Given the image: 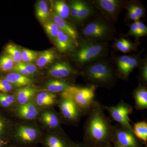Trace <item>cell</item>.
Returning <instances> with one entry per match:
<instances>
[{
	"instance_id": "obj_1",
	"label": "cell",
	"mask_w": 147,
	"mask_h": 147,
	"mask_svg": "<svg viewBox=\"0 0 147 147\" xmlns=\"http://www.w3.org/2000/svg\"><path fill=\"white\" fill-rule=\"evenodd\" d=\"M86 115L83 142L91 147L112 144L114 139V125L105 115L102 105L94 100Z\"/></svg>"
},
{
	"instance_id": "obj_2",
	"label": "cell",
	"mask_w": 147,
	"mask_h": 147,
	"mask_svg": "<svg viewBox=\"0 0 147 147\" xmlns=\"http://www.w3.org/2000/svg\"><path fill=\"white\" fill-rule=\"evenodd\" d=\"M82 76L96 87L110 88L115 84V76L112 68L104 62L95 63L87 66L82 72Z\"/></svg>"
},
{
	"instance_id": "obj_3",
	"label": "cell",
	"mask_w": 147,
	"mask_h": 147,
	"mask_svg": "<svg viewBox=\"0 0 147 147\" xmlns=\"http://www.w3.org/2000/svg\"><path fill=\"white\" fill-rule=\"evenodd\" d=\"M96 89L92 85L85 87L71 85L61 93V97L72 100L86 115L94 101Z\"/></svg>"
},
{
	"instance_id": "obj_4",
	"label": "cell",
	"mask_w": 147,
	"mask_h": 147,
	"mask_svg": "<svg viewBox=\"0 0 147 147\" xmlns=\"http://www.w3.org/2000/svg\"><path fill=\"white\" fill-rule=\"evenodd\" d=\"M77 47L74 58L77 62L83 65L102 56L106 50L105 45L102 42L88 40L78 43Z\"/></svg>"
},
{
	"instance_id": "obj_5",
	"label": "cell",
	"mask_w": 147,
	"mask_h": 147,
	"mask_svg": "<svg viewBox=\"0 0 147 147\" xmlns=\"http://www.w3.org/2000/svg\"><path fill=\"white\" fill-rule=\"evenodd\" d=\"M82 34L86 40L99 42L109 39L112 30L105 22L95 21L86 25L82 30Z\"/></svg>"
},
{
	"instance_id": "obj_6",
	"label": "cell",
	"mask_w": 147,
	"mask_h": 147,
	"mask_svg": "<svg viewBox=\"0 0 147 147\" xmlns=\"http://www.w3.org/2000/svg\"><path fill=\"white\" fill-rule=\"evenodd\" d=\"M102 107L104 110L108 111L113 120L118 123L124 128L133 131L132 126L129 118V115L133 111L132 107L130 104L121 100L115 106L102 105Z\"/></svg>"
},
{
	"instance_id": "obj_7",
	"label": "cell",
	"mask_w": 147,
	"mask_h": 147,
	"mask_svg": "<svg viewBox=\"0 0 147 147\" xmlns=\"http://www.w3.org/2000/svg\"><path fill=\"white\" fill-rule=\"evenodd\" d=\"M114 139L113 141L124 147H143L140 141L133 131L124 128L120 125H114Z\"/></svg>"
},
{
	"instance_id": "obj_8",
	"label": "cell",
	"mask_w": 147,
	"mask_h": 147,
	"mask_svg": "<svg viewBox=\"0 0 147 147\" xmlns=\"http://www.w3.org/2000/svg\"><path fill=\"white\" fill-rule=\"evenodd\" d=\"M139 58L130 55H123L117 60L118 74L122 79H128L129 74L139 65Z\"/></svg>"
},
{
	"instance_id": "obj_9",
	"label": "cell",
	"mask_w": 147,
	"mask_h": 147,
	"mask_svg": "<svg viewBox=\"0 0 147 147\" xmlns=\"http://www.w3.org/2000/svg\"><path fill=\"white\" fill-rule=\"evenodd\" d=\"M59 103L61 114L67 120L77 122L85 115L83 111L70 99L61 98Z\"/></svg>"
},
{
	"instance_id": "obj_10",
	"label": "cell",
	"mask_w": 147,
	"mask_h": 147,
	"mask_svg": "<svg viewBox=\"0 0 147 147\" xmlns=\"http://www.w3.org/2000/svg\"><path fill=\"white\" fill-rule=\"evenodd\" d=\"M75 74L71 65L66 62H59L53 65L48 71V74L55 79H65Z\"/></svg>"
},
{
	"instance_id": "obj_11",
	"label": "cell",
	"mask_w": 147,
	"mask_h": 147,
	"mask_svg": "<svg viewBox=\"0 0 147 147\" xmlns=\"http://www.w3.org/2000/svg\"><path fill=\"white\" fill-rule=\"evenodd\" d=\"M94 3L104 14L111 17H115L117 15L122 3L118 0H98L95 1Z\"/></svg>"
},
{
	"instance_id": "obj_12",
	"label": "cell",
	"mask_w": 147,
	"mask_h": 147,
	"mask_svg": "<svg viewBox=\"0 0 147 147\" xmlns=\"http://www.w3.org/2000/svg\"><path fill=\"white\" fill-rule=\"evenodd\" d=\"M55 40L57 48L61 53L71 51L78 45L71 38L61 30Z\"/></svg>"
},
{
	"instance_id": "obj_13",
	"label": "cell",
	"mask_w": 147,
	"mask_h": 147,
	"mask_svg": "<svg viewBox=\"0 0 147 147\" xmlns=\"http://www.w3.org/2000/svg\"><path fill=\"white\" fill-rule=\"evenodd\" d=\"M16 136L21 142L30 143L36 140L38 133L37 130L34 127L23 125L19 127L16 129Z\"/></svg>"
},
{
	"instance_id": "obj_14",
	"label": "cell",
	"mask_w": 147,
	"mask_h": 147,
	"mask_svg": "<svg viewBox=\"0 0 147 147\" xmlns=\"http://www.w3.org/2000/svg\"><path fill=\"white\" fill-rule=\"evenodd\" d=\"M52 16L53 21L57 25L59 30L69 36L78 44V34L76 29L68 22L59 17L55 12L52 13Z\"/></svg>"
},
{
	"instance_id": "obj_15",
	"label": "cell",
	"mask_w": 147,
	"mask_h": 147,
	"mask_svg": "<svg viewBox=\"0 0 147 147\" xmlns=\"http://www.w3.org/2000/svg\"><path fill=\"white\" fill-rule=\"evenodd\" d=\"M18 117L26 119H33L38 114V110L33 102H28L23 105H19L16 109Z\"/></svg>"
},
{
	"instance_id": "obj_16",
	"label": "cell",
	"mask_w": 147,
	"mask_h": 147,
	"mask_svg": "<svg viewBox=\"0 0 147 147\" xmlns=\"http://www.w3.org/2000/svg\"><path fill=\"white\" fill-rule=\"evenodd\" d=\"M135 102V108L137 110H144L147 108V89L144 85L139 84L133 93Z\"/></svg>"
},
{
	"instance_id": "obj_17",
	"label": "cell",
	"mask_w": 147,
	"mask_h": 147,
	"mask_svg": "<svg viewBox=\"0 0 147 147\" xmlns=\"http://www.w3.org/2000/svg\"><path fill=\"white\" fill-rule=\"evenodd\" d=\"M5 78L11 85L16 87L26 86L32 82V80L28 76L16 72H11L6 75Z\"/></svg>"
},
{
	"instance_id": "obj_18",
	"label": "cell",
	"mask_w": 147,
	"mask_h": 147,
	"mask_svg": "<svg viewBox=\"0 0 147 147\" xmlns=\"http://www.w3.org/2000/svg\"><path fill=\"white\" fill-rule=\"evenodd\" d=\"M57 96L55 94L49 92L39 93L36 96V103L40 107H48L52 106L57 101Z\"/></svg>"
},
{
	"instance_id": "obj_19",
	"label": "cell",
	"mask_w": 147,
	"mask_h": 147,
	"mask_svg": "<svg viewBox=\"0 0 147 147\" xmlns=\"http://www.w3.org/2000/svg\"><path fill=\"white\" fill-rule=\"evenodd\" d=\"M41 120L48 127L52 129L59 128L61 123L59 116L56 113L51 111H46L42 113Z\"/></svg>"
},
{
	"instance_id": "obj_20",
	"label": "cell",
	"mask_w": 147,
	"mask_h": 147,
	"mask_svg": "<svg viewBox=\"0 0 147 147\" xmlns=\"http://www.w3.org/2000/svg\"><path fill=\"white\" fill-rule=\"evenodd\" d=\"M70 86L71 85L67 82L55 79L48 81L46 84V88L50 92L53 94L59 92L61 93Z\"/></svg>"
},
{
	"instance_id": "obj_21",
	"label": "cell",
	"mask_w": 147,
	"mask_h": 147,
	"mask_svg": "<svg viewBox=\"0 0 147 147\" xmlns=\"http://www.w3.org/2000/svg\"><path fill=\"white\" fill-rule=\"evenodd\" d=\"M37 90L32 87L21 88L16 93L17 101L20 105H23L29 102V100L36 93Z\"/></svg>"
},
{
	"instance_id": "obj_22",
	"label": "cell",
	"mask_w": 147,
	"mask_h": 147,
	"mask_svg": "<svg viewBox=\"0 0 147 147\" xmlns=\"http://www.w3.org/2000/svg\"><path fill=\"white\" fill-rule=\"evenodd\" d=\"M72 144L57 134L49 135L45 141L47 147H71Z\"/></svg>"
},
{
	"instance_id": "obj_23",
	"label": "cell",
	"mask_w": 147,
	"mask_h": 147,
	"mask_svg": "<svg viewBox=\"0 0 147 147\" xmlns=\"http://www.w3.org/2000/svg\"><path fill=\"white\" fill-rule=\"evenodd\" d=\"M133 128V133L139 141L143 142L146 146L147 142V123L145 121L138 122L134 123Z\"/></svg>"
},
{
	"instance_id": "obj_24",
	"label": "cell",
	"mask_w": 147,
	"mask_h": 147,
	"mask_svg": "<svg viewBox=\"0 0 147 147\" xmlns=\"http://www.w3.org/2000/svg\"><path fill=\"white\" fill-rule=\"evenodd\" d=\"M115 47L119 51L125 53L135 51L137 46L136 43L131 42L126 38H121L116 40Z\"/></svg>"
},
{
	"instance_id": "obj_25",
	"label": "cell",
	"mask_w": 147,
	"mask_h": 147,
	"mask_svg": "<svg viewBox=\"0 0 147 147\" xmlns=\"http://www.w3.org/2000/svg\"><path fill=\"white\" fill-rule=\"evenodd\" d=\"M55 58V51L48 50L43 51L36 59V64L40 67H43L51 63Z\"/></svg>"
},
{
	"instance_id": "obj_26",
	"label": "cell",
	"mask_w": 147,
	"mask_h": 147,
	"mask_svg": "<svg viewBox=\"0 0 147 147\" xmlns=\"http://www.w3.org/2000/svg\"><path fill=\"white\" fill-rule=\"evenodd\" d=\"M93 11L89 5L84 2L79 1L76 21L82 23L90 16Z\"/></svg>"
},
{
	"instance_id": "obj_27",
	"label": "cell",
	"mask_w": 147,
	"mask_h": 147,
	"mask_svg": "<svg viewBox=\"0 0 147 147\" xmlns=\"http://www.w3.org/2000/svg\"><path fill=\"white\" fill-rule=\"evenodd\" d=\"M36 15L40 22L45 23L49 16V9L47 2L45 1H40L36 6Z\"/></svg>"
},
{
	"instance_id": "obj_28",
	"label": "cell",
	"mask_w": 147,
	"mask_h": 147,
	"mask_svg": "<svg viewBox=\"0 0 147 147\" xmlns=\"http://www.w3.org/2000/svg\"><path fill=\"white\" fill-rule=\"evenodd\" d=\"M127 16L132 21H139L144 14V11L142 7L136 4L129 5L127 8Z\"/></svg>"
},
{
	"instance_id": "obj_29",
	"label": "cell",
	"mask_w": 147,
	"mask_h": 147,
	"mask_svg": "<svg viewBox=\"0 0 147 147\" xmlns=\"http://www.w3.org/2000/svg\"><path fill=\"white\" fill-rule=\"evenodd\" d=\"M5 53L9 56L14 63H18L21 62V51L16 45L8 44L5 47Z\"/></svg>"
},
{
	"instance_id": "obj_30",
	"label": "cell",
	"mask_w": 147,
	"mask_h": 147,
	"mask_svg": "<svg viewBox=\"0 0 147 147\" xmlns=\"http://www.w3.org/2000/svg\"><path fill=\"white\" fill-rule=\"evenodd\" d=\"M54 8L55 13L64 20L68 18L69 16V7L63 1H59L55 2Z\"/></svg>"
},
{
	"instance_id": "obj_31",
	"label": "cell",
	"mask_w": 147,
	"mask_h": 147,
	"mask_svg": "<svg viewBox=\"0 0 147 147\" xmlns=\"http://www.w3.org/2000/svg\"><path fill=\"white\" fill-rule=\"evenodd\" d=\"M44 28L47 35L51 39L55 40L60 30L53 20H47L44 24Z\"/></svg>"
},
{
	"instance_id": "obj_32",
	"label": "cell",
	"mask_w": 147,
	"mask_h": 147,
	"mask_svg": "<svg viewBox=\"0 0 147 147\" xmlns=\"http://www.w3.org/2000/svg\"><path fill=\"white\" fill-rule=\"evenodd\" d=\"M14 66V63L7 55L0 57V70L7 72L11 70Z\"/></svg>"
},
{
	"instance_id": "obj_33",
	"label": "cell",
	"mask_w": 147,
	"mask_h": 147,
	"mask_svg": "<svg viewBox=\"0 0 147 147\" xmlns=\"http://www.w3.org/2000/svg\"><path fill=\"white\" fill-rule=\"evenodd\" d=\"M37 56V53L35 51L24 49L21 52V61L22 62L30 63L35 60Z\"/></svg>"
},
{
	"instance_id": "obj_34",
	"label": "cell",
	"mask_w": 147,
	"mask_h": 147,
	"mask_svg": "<svg viewBox=\"0 0 147 147\" xmlns=\"http://www.w3.org/2000/svg\"><path fill=\"white\" fill-rule=\"evenodd\" d=\"M15 101V98L4 93L0 92V105L4 108H8Z\"/></svg>"
},
{
	"instance_id": "obj_35",
	"label": "cell",
	"mask_w": 147,
	"mask_h": 147,
	"mask_svg": "<svg viewBox=\"0 0 147 147\" xmlns=\"http://www.w3.org/2000/svg\"><path fill=\"white\" fill-rule=\"evenodd\" d=\"M13 86L5 78L0 79V92L6 93L12 90Z\"/></svg>"
},
{
	"instance_id": "obj_36",
	"label": "cell",
	"mask_w": 147,
	"mask_h": 147,
	"mask_svg": "<svg viewBox=\"0 0 147 147\" xmlns=\"http://www.w3.org/2000/svg\"><path fill=\"white\" fill-rule=\"evenodd\" d=\"M79 1H73L69 4V15L74 20L76 21L79 7Z\"/></svg>"
},
{
	"instance_id": "obj_37",
	"label": "cell",
	"mask_w": 147,
	"mask_h": 147,
	"mask_svg": "<svg viewBox=\"0 0 147 147\" xmlns=\"http://www.w3.org/2000/svg\"><path fill=\"white\" fill-rule=\"evenodd\" d=\"M127 35L139 38L138 29V21H135L131 24Z\"/></svg>"
},
{
	"instance_id": "obj_38",
	"label": "cell",
	"mask_w": 147,
	"mask_h": 147,
	"mask_svg": "<svg viewBox=\"0 0 147 147\" xmlns=\"http://www.w3.org/2000/svg\"><path fill=\"white\" fill-rule=\"evenodd\" d=\"M21 64L30 75L34 74L37 71L36 66L35 65L30 63H26L21 62Z\"/></svg>"
},
{
	"instance_id": "obj_39",
	"label": "cell",
	"mask_w": 147,
	"mask_h": 147,
	"mask_svg": "<svg viewBox=\"0 0 147 147\" xmlns=\"http://www.w3.org/2000/svg\"><path fill=\"white\" fill-rule=\"evenodd\" d=\"M138 32L139 37L145 36L147 34V28L145 24L140 21H138Z\"/></svg>"
},
{
	"instance_id": "obj_40",
	"label": "cell",
	"mask_w": 147,
	"mask_h": 147,
	"mask_svg": "<svg viewBox=\"0 0 147 147\" xmlns=\"http://www.w3.org/2000/svg\"><path fill=\"white\" fill-rule=\"evenodd\" d=\"M140 77H141L142 82L144 84H146L147 82V64L146 62H145L142 66Z\"/></svg>"
},
{
	"instance_id": "obj_41",
	"label": "cell",
	"mask_w": 147,
	"mask_h": 147,
	"mask_svg": "<svg viewBox=\"0 0 147 147\" xmlns=\"http://www.w3.org/2000/svg\"><path fill=\"white\" fill-rule=\"evenodd\" d=\"M5 127V123L4 121L0 118V135H2L4 133Z\"/></svg>"
},
{
	"instance_id": "obj_42",
	"label": "cell",
	"mask_w": 147,
	"mask_h": 147,
	"mask_svg": "<svg viewBox=\"0 0 147 147\" xmlns=\"http://www.w3.org/2000/svg\"><path fill=\"white\" fill-rule=\"evenodd\" d=\"M71 147H91L84 142H80V143H73L71 145Z\"/></svg>"
},
{
	"instance_id": "obj_43",
	"label": "cell",
	"mask_w": 147,
	"mask_h": 147,
	"mask_svg": "<svg viewBox=\"0 0 147 147\" xmlns=\"http://www.w3.org/2000/svg\"><path fill=\"white\" fill-rule=\"evenodd\" d=\"M112 143H113V147H124L122 146L121 145L119 144L118 143L115 142V141H113L112 142Z\"/></svg>"
},
{
	"instance_id": "obj_44",
	"label": "cell",
	"mask_w": 147,
	"mask_h": 147,
	"mask_svg": "<svg viewBox=\"0 0 147 147\" xmlns=\"http://www.w3.org/2000/svg\"><path fill=\"white\" fill-rule=\"evenodd\" d=\"M98 147H113V146L112 144H108L104 145V146H100Z\"/></svg>"
},
{
	"instance_id": "obj_45",
	"label": "cell",
	"mask_w": 147,
	"mask_h": 147,
	"mask_svg": "<svg viewBox=\"0 0 147 147\" xmlns=\"http://www.w3.org/2000/svg\"><path fill=\"white\" fill-rule=\"evenodd\" d=\"M3 144V142H2L1 140V139H0V147H1L2 146Z\"/></svg>"
}]
</instances>
